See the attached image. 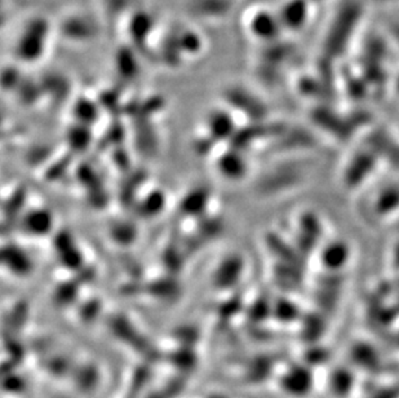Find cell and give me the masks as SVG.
<instances>
[{
  "mask_svg": "<svg viewBox=\"0 0 399 398\" xmlns=\"http://www.w3.org/2000/svg\"><path fill=\"white\" fill-rule=\"evenodd\" d=\"M349 257V248L339 241H335L332 243H330L328 246L326 247L323 252L321 254V260L323 263V266L330 268V269H337V268H342L346 264Z\"/></svg>",
  "mask_w": 399,
  "mask_h": 398,
  "instance_id": "5",
  "label": "cell"
},
{
  "mask_svg": "<svg viewBox=\"0 0 399 398\" xmlns=\"http://www.w3.org/2000/svg\"><path fill=\"white\" fill-rule=\"evenodd\" d=\"M243 270V260L239 256H229L224 261H221L216 275L215 284L220 288H230L237 284Z\"/></svg>",
  "mask_w": 399,
  "mask_h": 398,
  "instance_id": "2",
  "label": "cell"
},
{
  "mask_svg": "<svg viewBox=\"0 0 399 398\" xmlns=\"http://www.w3.org/2000/svg\"><path fill=\"white\" fill-rule=\"evenodd\" d=\"M220 173L227 179L238 180L246 175V163L242 158L234 155H225L219 162Z\"/></svg>",
  "mask_w": 399,
  "mask_h": 398,
  "instance_id": "6",
  "label": "cell"
},
{
  "mask_svg": "<svg viewBox=\"0 0 399 398\" xmlns=\"http://www.w3.org/2000/svg\"><path fill=\"white\" fill-rule=\"evenodd\" d=\"M399 209V185H388L375 198V214L388 218Z\"/></svg>",
  "mask_w": 399,
  "mask_h": 398,
  "instance_id": "3",
  "label": "cell"
},
{
  "mask_svg": "<svg viewBox=\"0 0 399 398\" xmlns=\"http://www.w3.org/2000/svg\"><path fill=\"white\" fill-rule=\"evenodd\" d=\"M21 225L29 236L44 237L52 230L53 218L48 209H33L22 216Z\"/></svg>",
  "mask_w": 399,
  "mask_h": 398,
  "instance_id": "1",
  "label": "cell"
},
{
  "mask_svg": "<svg viewBox=\"0 0 399 398\" xmlns=\"http://www.w3.org/2000/svg\"><path fill=\"white\" fill-rule=\"evenodd\" d=\"M3 261L13 275H29L31 270L29 256L17 246H8L3 250Z\"/></svg>",
  "mask_w": 399,
  "mask_h": 398,
  "instance_id": "4",
  "label": "cell"
}]
</instances>
